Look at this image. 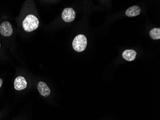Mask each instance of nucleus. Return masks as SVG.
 Returning <instances> with one entry per match:
<instances>
[{
  "label": "nucleus",
  "instance_id": "11",
  "mask_svg": "<svg viewBox=\"0 0 160 120\" xmlns=\"http://www.w3.org/2000/svg\"><path fill=\"white\" fill-rule=\"evenodd\" d=\"M0 48H1V43H0Z\"/></svg>",
  "mask_w": 160,
  "mask_h": 120
},
{
  "label": "nucleus",
  "instance_id": "6",
  "mask_svg": "<svg viewBox=\"0 0 160 120\" xmlns=\"http://www.w3.org/2000/svg\"><path fill=\"white\" fill-rule=\"evenodd\" d=\"M37 89H38L39 93L42 96L45 97L49 96L51 94L50 88L44 82H38V84H37Z\"/></svg>",
  "mask_w": 160,
  "mask_h": 120
},
{
  "label": "nucleus",
  "instance_id": "9",
  "mask_svg": "<svg viewBox=\"0 0 160 120\" xmlns=\"http://www.w3.org/2000/svg\"><path fill=\"white\" fill-rule=\"evenodd\" d=\"M150 35L153 39L157 40L160 38V28H154L151 29Z\"/></svg>",
  "mask_w": 160,
  "mask_h": 120
},
{
  "label": "nucleus",
  "instance_id": "4",
  "mask_svg": "<svg viewBox=\"0 0 160 120\" xmlns=\"http://www.w3.org/2000/svg\"><path fill=\"white\" fill-rule=\"evenodd\" d=\"M75 12L71 8H66L62 12V18L65 22H72L75 20Z\"/></svg>",
  "mask_w": 160,
  "mask_h": 120
},
{
  "label": "nucleus",
  "instance_id": "2",
  "mask_svg": "<svg viewBox=\"0 0 160 120\" xmlns=\"http://www.w3.org/2000/svg\"><path fill=\"white\" fill-rule=\"evenodd\" d=\"M87 44V38L85 35L82 34L76 36L72 42L73 49L77 52H82L85 51Z\"/></svg>",
  "mask_w": 160,
  "mask_h": 120
},
{
  "label": "nucleus",
  "instance_id": "5",
  "mask_svg": "<svg viewBox=\"0 0 160 120\" xmlns=\"http://www.w3.org/2000/svg\"><path fill=\"white\" fill-rule=\"evenodd\" d=\"M27 87V82L24 77L19 76L17 77L14 82V87L18 91L23 90Z\"/></svg>",
  "mask_w": 160,
  "mask_h": 120
},
{
  "label": "nucleus",
  "instance_id": "7",
  "mask_svg": "<svg viewBox=\"0 0 160 120\" xmlns=\"http://www.w3.org/2000/svg\"><path fill=\"white\" fill-rule=\"evenodd\" d=\"M141 9L138 6L134 5L127 9L126 15L128 17H134L138 16L141 13Z\"/></svg>",
  "mask_w": 160,
  "mask_h": 120
},
{
  "label": "nucleus",
  "instance_id": "10",
  "mask_svg": "<svg viewBox=\"0 0 160 120\" xmlns=\"http://www.w3.org/2000/svg\"><path fill=\"white\" fill-rule=\"evenodd\" d=\"M2 82H3L2 80V79L1 78H0V88H1L2 85Z\"/></svg>",
  "mask_w": 160,
  "mask_h": 120
},
{
  "label": "nucleus",
  "instance_id": "3",
  "mask_svg": "<svg viewBox=\"0 0 160 120\" xmlns=\"http://www.w3.org/2000/svg\"><path fill=\"white\" fill-rule=\"evenodd\" d=\"M13 33L12 26L8 21H4L0 25V33L4 37L11 36Z\"/></svg>",
  "mask_w": 160,
  "mask_h": 120
},
{
  "label": "nucleus",
  "instance_id": "1",
  "mask_svg": "<svg viewBox=\"0 0 160 120\" xmlns=\"http://www.w3.org/2000/svg\"><path fill=\"white\" fill-rule=\"evenodd\" d=\"M38 18L33 15H28L24 19L22 23L24 30L30 32L36 30L39 26Z\"/></svg>",
  "mask_w": 160,
  "mask_h": 120
},
{
  "label": "nucleus",
  "instance_id": "8",
  "mask_svg": "<svg viewBox=\"0 0 160 120\" xmlns=\"http://www.w3.org/2000/svg\"><path fill=\"white\" fill-rule=\"evenodd\" d=\"M137 52L133 50H127L122 53V56L128 61H132L135 59Z\"/></svg>",
  "mask_w": 160,
  "mask_h": 120
}]
</instances>
